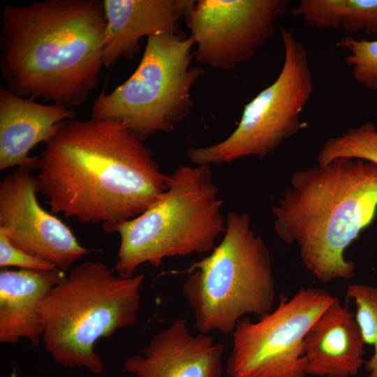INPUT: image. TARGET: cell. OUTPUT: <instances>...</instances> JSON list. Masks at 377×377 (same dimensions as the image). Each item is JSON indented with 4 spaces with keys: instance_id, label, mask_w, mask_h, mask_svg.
Instances as JSON below:
<instances>
[{
    "instance_id": "6da1fadb",
    "label": "cell",
    "mask_w": 377,
    "mask_h": 377,
    "mask_svg": "<svg viewBox=\"0 0 377 377\" xmlns=\"http://www.w3.org/2000/svg\"><path fill=\"white\" fill-rule=\"evenodd\" d=\"M143 142L115 120L62 122L37 167L51 213L112 233L150 208L166 191L168 175Z\"/></svg>"
},
{
    "instance_id": "7a4b0ae2",
    "label": "cell",
    "mask_w": 377,
    "mask_h": 377,
    "mask_svg": "<svg viewBox=\"0 0 377 377\" xmlns=\"http://www.w3.org/2000/svg\"><path fill=\"white\" fill-rule=\"evenodd\" d=\"M103 0L4 4L1 75L14 94L67 108L84 104L103 66Z\"/></svg>"
},
{
    "instance_id": "3957f363",
    "label": "cell",
    "mask_w": 377,
    "mask_h": 377,
    "mask_svg": "<svg viewBox=\"0 0 377 377\" xmlns=\"http://www.w3.org/2000/svg\"><path fill=\"white\" fill-rule=\"evenodd\" d=\"M376 210L377 163L348 158L295 172L272 208L278 237L297 246L305 267L323 282L354 277L344 252Z\"/></svg>"
},
{
    "instance_id": "277c9868",
    "label": "cell",
    "mask_w": 377,
    "mask_h": 377,
    "mask_svg": "<svg viewBox=\"0 0 377 377\" xmlns=\"http://www.w3.org/2000/svg\"><path fill=\"white\" fill-rule=\"evenodd\" d=\"M144 278H124L91 260L71 269L39 305L42 341L52 360L64 367L101 374L103 363L96 343L134 325Z\"/></svg>"
},
{
    "instance_id": "5b68a950",
    "label": "cell",
    "mask_w": 377,
    "mask_h": 377,
    "mask_svg": "<svg viewBox=\"0 0 377 377\" xmlns=\"http://www.w3.org/2000/svg\"><path fill=\"white\" fill-rule=\"evenodd\" d=\"M222 206L210 165L179 164L158 200L117 228L114 271L129 278L145 263L158 267L166 258L212 251L226 230Z\"/></svg>"
},
{
    "instance_id": "8992f818",
    "label": "cell",
    "mask_w": 377,
    "mask_h": 377,
    "mask_svg": "<svg viewBox=\"0 0 377 377\" xmlns=\"http://www.w3.org/2000/svg\"><path fill=\"white\" fill-rule=\"evenodd\" d=\"M211 253L191 263L182 286L199 332L232 333L246 314L272 311L275 298L269 251L247 213L230 212Z\"/></svg>"
},
{
    "instance_id": "52a82bcc",
    "label": "cell",
    "mask_w": 377,
    "mask_h": 377,
    "mask_svg": "<svg viewBox=\"0 0 377 377\" xmlns=\"http://www.w3.org/2000/svg\"><path fill=\"white\" fill-rule=\"evenodd\" d=\"M193 46L180 31L148 37L134 73L110 93H100L91 118L121 122L142 141L172 133L190 114L192 87L205 73L191 67Z\"/></svg>"
},
{
    "instance_id": "ba28073f",
    "label": "cell",
    "mask_w": 377,
    "mask_h": 377,
    "mask_svg": "<svg viewBox=\"0 0 377 377\" xmlns=\"http://www.w3.org/2000/svg\"><path fill=\"white\" fill-rule=\"evenodd\" d=\"M284 59L269 86L244 105L237 128L223 140L188 147L195 165L229 163L244 157L263 159L302 128L300 115L314 90L307 52L290 29L281 28Z\"/></svg>"
},
{
    "instance_id": "9c48e42d",
    "label": "cell",
    "mask_w": 377,
    "mask_h": 377,
    "mask_svg": "<svg viewBox=\"0 0 377 377\" xmlns=\"http://www.w3.org/2000/svg\"><path fill=\"white\" fill-rule=\"evenodd\" d=\"M334 298L316 288L283 296L277 306L253 322L242 318L231 333L230 377H305L304 338Z\"/></svg>"
},
{
    "instance_id": "30bf717a",
    "label": "cell",
    "mask_w": 377,
    "mask_h": 377,
    "mask_svg": "<svg viewBox=\"0 0 377 377\" xmlns=\"http://www.w3.org/2000/svg\"><path fill=\"white\" fill-rule=\"evenodd\" d=\"M288 0H198L185 19L194 58L230 70L250 60L272 36Z\"/></svg>"
},
{
    "instance_id": "8fae6325",
    "label": "cell",
    "mask_w": 377,
    "mask_h": 377,
    "mask_svg": "<svg viewBox=\"0 0 377 377\" xmlns=\"http://www.w3.org/2000/svg\"><path fill=\"white\" fill-rule=\"evenodd\" d=\"M39 183L30 170L18 168L0 182V231L15 247L66 272L89 253L71 230L39 205Z\"/></svg>"
},
{
    "instance_id": "7c38bea8",
    "label": "cell",
    "mask_w": 377,
    "mask_h": 377,
    "mask_svg": "<svg viewBox=\"0 0 377 377\" xmlns=\"http://www.w3.org/2000/svg\"><path fill=\"white\" fill-rule=\"evenodd\" d=\"M223 352L212 336L192 335L186 320L177 318L153 335L142 355L127 357L123 369L131 377H222Z\"/></svg>"
},
{
    "instance_id": "4fadbf2b",
    "label": "cell",
    "mask_w": 377,
    "mask_h": 377,
    "mask_svg": "<svg viewBox=\"0 0 377 377\" xmlns=\"http://www.w3.org/2000/svg\"><path fill=\"white\" fill-rule=\"evenodd\" d=\"M194 0H103L106 28L103 66L119 59H132L140 50L143 36L179 31L178 21L186 19Z\"/></svg>"
},
{
    "instance_id": "5bb4252c",
    "label": "cell",
    "mask_w": 377,
    "mask_h": 377,
    "mask_svg": "<svg viewBox=\"0 0 377 377\" xmlns=\"http://www.w3.org/2000/svg\"><path fill=\"white\" fill-rule=\"evenodd\" d=\"M75 116L71 108L38 103L1 87L0 170L14 166L37 168L39 156L30 157L29 151L45 144L62 122Z\"/></svg>"
},
{
    "instance_id": "9a60e30c",
    "label": "cell",
    "mask_w": 377,
    "mask_h": 377,
    "mask_svg": "<svg viewBox=\"0 0 377 377\" xmlns=\"http://www.w3.org/2000/svg\"><path fill=\"white\" fill-rule=\"evenodd\" d=\"M364 342L355 313L334 297L304 338L306 375L348 377L365 364Z\"/></svg>"
},
{
    "instance_id": "2e32d148",
    "label": "cell",
    "mask_w": 377,
    "mask_h": 377,
    "mask_svg": "<svg viewBox=\"0 0 377 377\" xmlns=\"http://www.w3.org/2000/svg\"><path fill=\"white\" fill-rule=\"evenodd\" d=\"M58 268L48 270H0V342L16 343L25 338L38 346L43 329L39 305L45 294L66 274Z\"/></svg>"
},
{
    "instance_id": "e0dca14e",
    "label": "cell",
    "mask_w": 377,
    "mask_h": 377,
    "mask_svg": "<svg viewBox=\"0 0 377 377\" xmlns=\"http://www.w3.org/2000/svg\"><path fill=\"white\" fill-rule=\"evenodd\" d=\"M338 158H361L377 163V128L370 121L327 139L317 156L318 165Z\"/></svg>"
},
{
    "instance_id": "ac0fdd59",
    "label": "cell",
    "mask_w": 377,
    "mask_h": 377,
    "mask_svg": "<svg viewBox=\"0 0 377 377\" xmlns=\"http://www.w3.org/2000/svg\"><path fill=\"white\" fill-rule=\"evenodd\" d=\"M346 297L355 305V320L365 344L373 346L371 357L365 362L369 377H377V287L355 283L348 286Z\"/></svg>"
},
{
    "instance_id": "d6986e66",
    "label": "cell",
    "mask_w": 377,
    "mask_h": 377,
    "mask_svg": "<svg viewBox=\"0 0 377 377\" xmlns=\"http://www.w3.org/2000/svg\"><path fill=\"white\" fill-rule=\"evenodd\" d=\"M337 45L346 49L343 57L355 80L371 90H377V40H357L350 36L341 38Z\"/></svg>"
},
{
    "instance_id": "ffe728a7",
    "label": "cell",
    "mask_w": 377,
    "mask_h": 377,
    "mask_svg": "<svg viewBox=\"0 0 377 377\" xmlns=\"http://www.w3.org/2000/svg\"><path fill=\"white\" fill-rule=\"evenodd\" d=\"M348 0H301L290 9L294 17H302L304 23L318 29H337L347 11Z\"/></svg>"
},
{
    "instance_id": "44dd1931",
    "label": "cell",
    "mask_w": 377,
    "mask_h": 377,
    "mask_svg": "<svg viewBox=\"0 0 377 377\" xmlns=\"http://www.w3.org/2000/svg\"><path fill=\"white\" fill-rule=\"evenodd\" d=\"M341 27L348 34H376L377 0H348Z\"/></svg>"
},
{
    "instance_id": "7402d4cb",
    "label": "cell",
    "mask_w": 377,
    "mask_h": 377,
    "mask_svg": "<svg viewBox=\"0 0 377 377\" xmlns=\"http://www.w3.org/2000/svg\"><path fill=\"white\" fill-rule=\"evenodd\" d=\"M18 267L21 269L48 270L56 268L50 263L32 256L13 246L6 235L0 231V267Z\"/></svg>"
},
{
    "instance_id": "603a6c76",
    "label": "cell",
    "mask_w": 377,
    "mask_h": 377,
    "mask_svg": "<svg viewBox=\"0 0 377 377\" xmlns=\"http://www.w3.org/2000/svg\"><path fill=\"white\" fill-rule=\"evenodd\" d=\"M13 377H15V374H13Z\"/></svg>"
}]
</instances>
